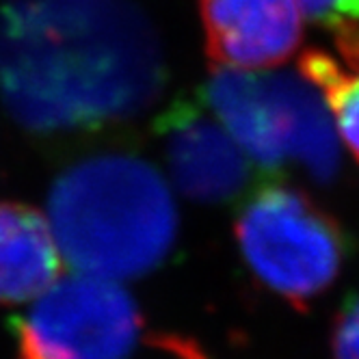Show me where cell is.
I'll use <instances>...</instances> for the list:
<instances>
[{
    "label": "cell",
    "instance_id": "1",
    "mask_svg": "<svg viewBox=\"0 0 359 359\" xmlns=\"http://www.w3.org/2000/svg\"><path fill=\"white\" fill-rule=\"evenodd\" d=\"M163 55L121 0H11L0 9V100L35 133L87 130L145 111Z\"/></svg>",
    "mask_w": 359,
    "mask_h": 359
},
{
    "label": "cell",
    "instance_id": "2",
    "mask_svg": "<svg viewBox=\"0 0 359 359\" xmlns=\"http://www.w3.org/2000/svg\"><path fill=\"white\" fill-rule=\"evenodd\" d=\"M48 221L81 273L128 279L156 269L173 247L177 212L151 165L104 154L67 169L50 191Z\"/></svg>",
    "mask_w": 359,
    "mask_h": 359
},
{
    "label": "cell",
    "instance_id": "3",
    "mask_svg": "<svg viewBox=\"0 0 359 359\" xmlns=\"http://www.w3.org/2000/svg\"><path fill=\"white\" fill-rule=\"evenodd\" d=\"M208 102L247 156L262 167L294 163L316 182L336 177V123L320 91L303 74L217 69Z\"/></svg>",
    "mask_w": 359,
    "mask_h": 359
},
{
    "label": "cell",
    "instance_id": "4",
    "mask_svg": "<svg viewBox=\"0 0 359 359\" xmlns=\"http://www.w3.org/2000/svg\"><path fill=\"white\" fill-rule=\"evenodd\" d=\"M234 234L251 273L299 310L338 279L346 258L338 221L292 187H266L253 195Z\"/></svg>",
    "mask_w": 359,
    "mask_h": 359
},
{
    "label": "cell",
    "instance_id": "5",
    "mask_svg": "<svg viewBox=\"0 0 359 359\" xmlns=\"http://www.w3.org/2000/svg\"><path fill=\"white\" fill-rule=\"evenodd\" d=\"M15 331L20 359H126L141 316L115 279L83 273L41 292Z\"/></svg>",
    "mask_w": 359,
    "mask_h": 359
},
{
    "label": "cell",
    "instance_id": "6",
    "mask_svg": "<svg viewBox=\"0 0 359 359\" xmlns=\"http://www.w3.org/2000/svg\"><path fill=\"white\" fill-rule=\"evenodd\" d=\"M165 158L175 187L201 203L238 197L251 180L247 151L227 128L193 104L173 107L161 123Z\"/></svg>",
    "mask_w": 359,
    "mask_h": 359
},
{
    "label": "cell",
    "instance_id": "7",
    "mask_svg": "<svg viewBox=\"0 0 359 359\" xmlns=\"http://www.w3.org/2000/svg\"><path fill=\"white\" fill-rule=\"evenodd\" d=\"M210 59L227 69H269L301 41L299 0H199Z\"/></svg>",
    "mask_w": 359,
    "mask_h": 359
},
{
    "label": "cell",
    "instance_id": "8",
    "mask_svg": "<svg viewBox=\"0 0 359 359\" xmlns=\"http://www.w3.org/2000/svg\"><path fill=\"white\" fill-rule=\"evenodd\" d=\"M59 269L50 221L27 203L0 201V303L39 297L57 281Z\"/></svg>",
    "mask_w": 359,
    "mask_h": 359
},
{
    "label": "cell",
    "instance_id": "9",
    "mask_svg": "<svg viewBox=\"0 0 359 359\" xmlns=\"http://www.w3.org/2000/svg\"><path fill=\"white\" fill-rule=\"evenodd\" d=\"M299 72L320 91L342 141L359 161V31L336 35L333 50L303 53Z\"/></svg>",
    "mask_w": 359,
    "mask_h": 359
},
{
    "label": "cell",
    "instance_id": "10",
    "mask_svg": "<svg viewBox=\"0 0 359 359\" xmlns=\"http://www.w3.org/2000/svg\"><path fill=\"white\" fill-rule=\"evenodd\" d=\"M305 13L325 24L333 35L359 31V0H299Z\"/></svg>",
    "mask_w": 359,
    "mask_h": 359
},
{
    "label": "cell",
    "instance_id": "11",
    "mask_svg": "<svg viewBox=\"0 0 359 359\" xmlns=\"http://www.w3.org/2000/svg\"><path fill=\"white\" fill-rule=\"evenodd\" d=\"M333 353L336 359H359V297L338 316L333 329Z\"/></svg>",
    "mask_w": 359,
    "mask_h": 359
},
{
    "label": "cell",
    "instance_id": "12",
    "mask_svg": "<svg viewBox=\"0 0 359 359\" xmlns=\"http://www.w3.org/2000/svg\"><path fill=\"white\" fill-rule=\"evenodd\" d=\"M158 344H163L175 359H206L193 342H189L184 338H177V336L175 338H161Z\"/></svg>",
    "mask_w": 359,
    "mask_h": 359
}]
</instances>
